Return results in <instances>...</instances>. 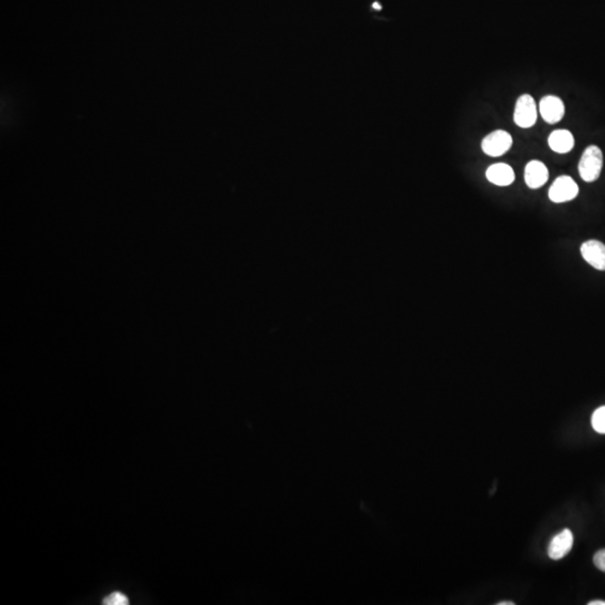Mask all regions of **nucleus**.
<instances>
[{
    "label": "nucleus",
    "mask_w": 605,
    "mask_h": 605,
    "mask_svg": "<svg viewBox=\"0 0 605 605\" xmlns=\"http://www.w3.org/2000/svg\"><path fill=\"white\" fill-rule=\"evenodd\" d=\"M603 167V153L597 146H589L578 164V172L583 181L591 183L600 177Z\"/></svg>",
    "instance_id": "nucleus-1"
},
{
    "label": "nucleus",
    "mask_w": 605,
    "mask_h": 605,
    "mask_svg": "<svg viewBox=\"0 0 605 605\" xmlns=\"http://www.w3.org/2000/svg\"><path fill=\"white\" fill-rule=\"evenodd\" d=\"M513 120L517 126L530 128L537 121V107L530 95H522L517 100Z\"/></svg>",
    "instance_id": "nucleus-2"
},
{
    "label": "nucleus",
    "mask_w": 605,
    "mask_h": 605,
    "mask_svg": "<svg viewBox=\"0 0 605 605\" xmlns=\"http://www.w3.org/2000/svg\"><path fill=\"white\" fill-rule=\"evenodd\" d=\"M513 146V137L504 130H495L486 136L482 140V151L491 157H499L506 154Z\"/></svg>",
    "instance_id": "nucleus-3"
},
{
    "label": "nucleus",
    "mask_w": 605,
    "mask_h": 605,
    "mask_svg": "<svg viewBox=\"0 0 605 605\" xmlns=\"http://www.w3.org/2000/svg\"><path fill=\"white\" fill-rule=\"evenodd\" d=\"M578 186L569 176H559L550 186L548 197L554 203H564L574 200L578 197Z\"/></svg>",
    "instance_id": "nucleus-4"
},
{
    "label": "nucleus",
    "mask_w": 605,
    "mask_h": 605,
    "mask_svg": "<svg viewBox=\"0 0 605 605\" xmlns=\"http://www.w3.org/2000/svg\"><path fill=\"white\" fill-rule=\"evenodd\" d=\"M539 112L546 123L554 125L565 116V106L562 99L555 95H547L541 99L539 103Z\"/></svg>",
    "instance_id": "nucleus-5"
},
{
    "label": "nucleus",
    "mask_w": 605,
    "mask_h": 605,
    "mask_svg": "<svg viewBox=\"0 0 605 605\" xmlns=\"http://www.w3.org/2000/svg\"><path fill=\"white\" fill-rule=\"evenodd\" d=\"M584 260L597 271H605V245L597 240H589L581 247Z\"/></svg>",
    "instance_id": "nucleus-6"
},
{
    "label": "nucleus",
    "mask_w": 605,
    "mask_h": 605,
    "mask_svg": "<svg viewBox=\"0 0 605 605\" xmlns=\"http://www.w3.org/2000/svg\"><path fill=\"white\" fill-rule=\"evenodd\" d=\"M574 544V537L569 529H564L557 536L553 538L548 547V556L555 560L562 559L571 552V547Z\"/></svg>",
    "instance_id": "nucleus-7"
},
{
    "label": "nucleus",
    "mask_w": 605,
    "mask_h": 605,
    "mask_svg": "<svg viewBox=\"0 0 605 605\" xmlns=\"http://www.w3.org/2000/svg\"><path fill=\"white\" fill-rule=\"evenodd\" d=\"M548 169L539 160H532L525 169L526 184L530 188H539L548 181Z\"/></svg>",
    "instance_id": "nucleus-8"
},
{
    "label": "nucleus",
    "mask_w": 605,
    "mask_h": 605,
    "mask_svg": "<svg viewBox=\"0 0 605 605\" xmlns=\"http://www.w3.org/2000/svg\"><path fill=\"white\" fill-rule=\"evenodd\" d=\"M486 178L492 184L498 186H508L515 181V172L513 167L507 164L499 163L491 165L486 169Z\"/></svg>",
    "instance_id": "nucleus-9"
},
{
    "label": "nucleus",
    "mask_w": 605,
    "mask_h": 605,
    "mask_svg": "<svg viewBox=\"0 0 605 605\" xmlns=\"http://www.w3.org/2000/svg\"><path fill=\"white\" fill-rule=\"evenodd\" d=\"M548 145L552 151L558 154H566L573 149L575 145L574 136L569 130L558 129L552 132L548 138Z\"/></svg>",
    "instance_id": "nucleus-10"
},
{
    "label": "nucleus",
    "mask_w": 605,
    "mask_h": 605,
    "mask_svg": "<svg viewBox=\"0 0 605 605\" xmlns=\"http://www.w3.org/2000/svg\"><path fill=\"white\" fill-rule=\"evenodd\" d=\"M592 426L597 433L605 434V406L600 407L592 416Z\"/></svg>",
    "instance_id": "nucleus-11"
},
{
    "label": "nucleus",
    "mask_w": 605,
    "mask_h": 605,
    "mask_svg": "<svg viewBox=\"0 0 605 605\" xmlns=\"http://www.w3.org/2000/svg\"><path fill=\"white\" fill-rule=\"evenodd\" d=\"M102 603L106 605H127L129 604V600L121 592H114L108 595Z\"/></svg>",
    "instance_id": "nucleus-12"
},
{
    "label": "nucleus",
    "mask_w": 605,
    "mask_h": 605,
    "mask_svg": "<svg viewBox=\"0 0 605 605\" xmlns=\"http://www.w3.org/2000/svg\"><path fill=\"white\" fill-rule=\"evenodd\" d=\"M593 562L600 571L605 573V550H600L594 555Z\"/></svg>",
    "instance_id": "nucleus-13"
},
{
    "label": "nucleus",
    "mask_w": 605,
    "mask_h": 605,
    "mask_svg": "<svg viewBox=\"0 0 605 605\" xmlns=\"http://www.w3.org/2000/svg\"><path fill=\"white\" fill-rule=\"evenodd\" d=\"M589 605H605V601H600V600H596V601H591L589 603Z\"/></svg>",
    "instance_id": "nucleus-14"
},
{
    "label": "nucleus",
    "mask_w": 605,
    "mask_h": 605,
    "mask_svg": "<svg viewBox=\"0 0 605 605\" xmlns=\"http://www.w3.org/2000/svg\"><path fill=\"white\" fill-rule=\"evenodd\" d=\"M497 605H515V603L511 602V601H507V602L497 603Z\"/></svg>",
    "instance_id": "nucleus-15"
}]
</instances>
